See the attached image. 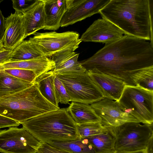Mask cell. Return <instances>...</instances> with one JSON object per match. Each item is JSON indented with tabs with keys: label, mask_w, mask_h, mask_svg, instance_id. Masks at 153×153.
<instances>
[{
	"label": "cell",
	"mask_w": 153,
	"mask_h": 153,
	"mask_svg": "<svg viewBox=\"0 0 153 153\" xmlns=\"http://www.w3.org/2000/svg\"><path fill=\"white\" fill-rule=\"evenodd\" d=\"M79 62L87 71L107 75L126 85L137 86L140 77L153 68V46L147 40L124 35Z\"/></svg>",
	"instance_id": "1"
},
{
	"label": "cell",
	"mask_w": 153,
	"mask_h": 153,
	"mask_svg": "<svg viewBox=\"0 0 153 153\" xmlns=\"http://www.w3.org/2000/svg\"><path fill=\"white\" fill-rule=\"evenodd\" d=\"M153 0H110L100 11L124 35L153 44Z\"/></svg>",
	"instance_id": "2"
},
{
	"label": "cell",
	"mask_w": 153,
	"mask_h": 153,
	"mask_svg": "<svg viewBox=\"0 0 153 153\" xmlns=\"http://www.w3.org/2000/svg\"><path fill=\"white\" fill-rule=\"evenodd\" d=\"M21 124L41 142L67 141L79 138L76 125L66 108L48 112Z\"/></svg>",
	"instance_id": "3"
},
{
	"label": "cell",
	"mask_w": 153,
	"mask_h": 153,
	"mask_svg": "<svg viewBox=\"0 0 153 153\" xmlns=\"http://www.w3.org/2000/svg\"><path fill=\"white\" fill-rule=\"evenodd\" d=\"M59 108L42 96L35 82L26 88L0 97V115L20 124L35 117Z\"/></svg>",
	"instance_id": "4"
},
{
	"label": "cell",
	"mask_w": 153,
	"mask_h": 153,
	"mask_svg": "<svg viewBox=\"0 0 153 153\" xmlns=\"http://www.w3.org/2000/svg\"><path fill=\"white\" fill-rule=\"evenodd\" d=\"M118 102L123 111L140 123L153 124V91L138 86L126 85Z\"/></svg>",
	"instance_id": "5"
},
{
	"label": "cell",
	"mask_w": 153,
	"mask_h": 153,
	"mask_svg": "<svg viewBox=\"0 0 153 153\" xmlns=\"http://www.w3.org/2000/svg\"><path fill=\"white\" fill-rule=\"evenodd\" d=\"M115 139V149L117 152H133L146 149L153 137V124L129 122L111 127Z\"/></svg>",
	"instance_id": "6"
},
{
	"label": "cell",
	"mask_w": 153,
	"mask_h": 153,
	"mask_svg": "<svg viewBox=\"0 0 153 153\" xmlns=\"http://www.w3.org/2000/svg\"><path fill=\"white\" fill-rule=\"evenodd\" d=\"M55 75L63 83L71 101L91 104L105 98L86 71Z\"/></svg>",
	"instance_id": "7"
},
{
	"label": "cell",
	"mask_w": 153,
	"mask_h": 153,
	"mask_svg": "<svg viewBox=\"0 0 153 153\" xmlns=\"http://www.w3.org/2000/svg\"><path fill=\"white\" fill-rule=\"evenodd\" d=\"M28 40L41 56L48 57L63 51H74L82 42L79 34L73 31L36 32Z\"/></svg>",
	"instance_id": "8"
},
{
	"label": "cell",
	"mask_w": 153,
	"mask_h": 153,
	"mask_svg": "<svg viewBox=\"0 0 153 153\" xmlns=\"http://www.w3.org/2000/svg\"><path fill=\"white\" fill-rule=\"evenodd\" d=\"M41 143L23 127L0 130V152L36 153Z\"/></svg>",
	"instance_id": "9"
},
{
	"label": "cell",
	"mask_w": 153,
	"mask_h": 153,
	"mask_svg": "<svg viewBox=\"0 0 153 153\" xmlns=\"http://www.w3.org/2000/svg\"><path fill=\"white\" fill-rule=\"evenodd\" d=\"M110 0H66V9L60 22L66 27L97 13Z\"/></svg>",
	"instance_id": "10"
},
{
	"label": "cell",
	"mask_w": 153,
	"mask_h": 153,
	"mask_svg": "<svg viewBox=\"0 0 153 153\" xmlns=\"http://www.w3.org/2000/svg\"><path fill=\"white\" fill-rule=\"evenodd\" d=\"M91 105L100 118L101 123L106 127H115L128 123H140L131 114L123 111L115 100L105 98Z\"/></svg>",
	"instance_id": "11"
},
{
	"label": "cell",
	"mask_w": 153,
	"mask_h": 153,
	"mask_svg": "<svg viewBox=\"0 0 153 153\" xmlns=\"http://www.w3.org/2000/svg\"><path fill=\"white\" fill-rule=\"evenodd\" d=\"M123 32L109 21L102 18L95 21L82 34V42H101L105 44L122 37Z\"/></svg>",
	"instance_id": "12"
},
{
	"label": "cell",
	"mask_w": 153,
	"mask_h": 153,
	"mask_svg": "<svg viewBox=\"0 0 153 153\" xmlns=\"http://www.w3.org/2000/svg\"><path fill=\"white\" fill-rule=\"evenodd\" d=\"M5 21L2 42L4 48L13 51L27 37L24 17L22 13L15 11Z\"/></svg>",
	"instance_id": "13"
},
{
	"label": "cell",
	"mask_w": 153,
	"mask_h": 153,
	"mask_svg": "<svg viewBox=\"0 0 153 153\" xmlns=\"http://www.w3.org/2000/svg\"><path fill=\"white\" fill-rule=\"evenodd\" d=\"M86 71L105 98L118 101L126 85L123 82L103 74Z\"/></svg>",
	"instance_id": "14"
},
{
	"label": "cell",
	"mask_w": 153,
	"mask_h": 153,
	"mask_svg": "<svg viewBox=\"0 0 153 153\" xmlns=\"http://www.w3.org/2000/svg\"><path fill=\"white\" fill-rule=\"evenodd\" d=\"M55 67L54 62L51 58L41 56L30 59L3 63L0 65V71L10 69L27 70L34 72L37 78L53 70Z\"/></svg>",
	"instance_id": "15"
},
{
	"label": "cell",
	"mask_w": 153,
	"mask_h": 153,
	"mask_svg": "<svg viewBox=\"0 0 153 153\" xmlns=\"http://www.w3.org/2000/svg\"><path fill=\"white\" fill-rule=\"evenodd\" d=\"M79 53L66 50L58 52L51 56L54 62L52 70L54 74L66 73L83 72L85 69L78 61Z\"/></svg>",
	"instance_id": "16"
},
{
	"label": "cell",
	"mask_w": 153,
	"mask_h": 153,
	"mask_svg": "<svg viewBox=\"0 0 153 153\" xmlns=\"http://www.w3.org/2000/svg\"><path fill=\"white\" fill-rule=\"evenodd\" d=\"M27 37L43 29L45 23L44 4L42 0L33 2L23 13Z\"/></svg>",
	"instance_id": "17"
},
{
	"label": "cell",
	"mask_w": 153,
	"mask_h": 153,
	"mask_svg": "<svg viewBox=\"0 0 153 153\" xmlns=\"http://www.w3.org/2000/svg\"><path fill=\"white\" fill-rule=\"evenodd\" d=\"M44 4L45 23L43 29L55 30L60 26L66 9V0H42Z\"/></svg>",
	"instance_id": "18"
},
{
	"label": "cell",
	"mask_w": 153,
	"mask_h": 153,
	"mask_svg": "<svg viewBox=\"0 0 153 153\" xmlns=\"http://www.w3.org/2000/svg\"><path fill=\"white\" fill-rule=\"evenodd\" d=\"M66 109L76 124L101 122L89 104L72 102Z\"/></svg>",
	"instance_id": "19"
},
{
	"label": "cell",
	"mask_w": 153,
	"mask_h": 153,
	"mask_svg": "<svg viewBox=\"0 0 153 153\" xmlns=\"http://www.w3.org/2000/svg\"><path fill=\"white\" fill-rule=\"evenodd\" d=\"M55 75L52 70L42 74L36 79L35 82L42 96L55 106L59 107L55 92L54 79Z\"/></svg>",
	"instance_id": "20"
},
{
	"label": "cell",
	"mask_w": 153,
	"mask_h": 153,
	"mask_svg": "<svg viewBox=\"0 0 153 153\" xmlns=\"http://www.w3.org/2000/svg\"><path fill=\"white\" fill-rule=\"evenodd\" d=\"M34 83L23 80L0 71V97L18 92Z\"/></svg>",
	"instance_id": "21"
},
{
	"label": "cell",
	"mask_w": 153,
	"mask_h": 153,
	"mask_svg": "<svg viewBox=\"0 0 153 153\" xmlns=\"http://www.w3.org/2000/svg\"><path fill=\"white\" fill-rule=\"evenodd\" d=\"M93 147L95 153H114L115 139L111 127L108 132L104 134L86 137Z\"/></svg>",
	"instance_id": "22"
},
{
	"label": "cell",
	"mask_w": 153,
	"mask_h": 153,
	"mask_svg": "<svg viewBox=\"0 0 153 153\" xmlns=\"http://www.w3.org/2000/svg\"><path fill=\"white\" fill-rule=\"evenodd\" d=\"M55 147L72 153H95L92 145L85 138L64 142H51L47 143Z\"/></svg>",
	"instance_id": "23"
},
{
	"label": "cell",
	"mask_w": 153,
	"mask_h": 153,
	"mask_svg": "<svg viewBox=\"0 0 153 153\" xmlns=\"http://www.w3.org/2000/svg\"><path fill=\"white\" fill-rule=\"evenodd\" d=\"M40 56L28 39L24 40L12 51L9 62L27 60Z\"/></svg>",
	"instance_id": "24"
},
{
	"label": "cell",
	"mask_w": 153,
	"mask_h": 153,
	"mask_svg": "<svg viewBox=\"0 0 153 153\" xmlns=\"http://www.w3.org/2000/svg\"><path fill=\"white\" fill-rule=\"evenodd\" d=\"M76 125L79 137L82 138L106 133L110 129V127L105 126L101 122Z\"/></svg>",
	"instance_id": "25"
},
{
	"label": "cell",
	"mask_w": 153,
	"mask_h": 153,
	"mask_svg": "<svg viewBox=\"0 0 153 153\" xmlns=\"http://www.w3.org/2000/svg\"><path fill=\"white\" fill-rule=\"evenodd\" d=\"M3 70L14 77L30 82L34 83L36 78L34 72L30 70L20 69H10Z\"/></svg>",
	"instance_id": "26"
},
{
	"label": "cell",
	"mask_w": 153,
	"mask_h": 153,
	"mask_svg": "<svg viewBox=\"0 0 153 153\" xmlns=\"http://www.w3.org/2000/svg\"><path fill=\"white\" fill-rule=\"evenodd\" d=\"M54 79V87L56 96L59 103L69 104L70 97L62 81L56 75Z\"/></svg>",
	"instance_id": "27"
},
{
	"label": "cell",
	"mask_w": 153,
	"mask_h": 153,
	"mask_svg": "<svg viewBox=\"0 0 153 153\" xmlns=\"http://www.w3.org/2000/svg\"><path fill=\"white\" fill-rule=\"evenodd\" d=\"M137 86L153 91V68L148 70L140 77Z\"/></svg>",
	"instance_id": "28"
},
{
	"label": "cell",
	"mask_w": 153,
	"mask_h": 153,
	"mask_svg": "<svg viewBox=\"0 0 153 153\" xmlns=\"http://www.w3.org/2000/svg\"><path fill=\"white\" fill-rule=\"evenodd\" d=\"M36 153H72L66 150L51 146L45 143L41 142Z\"/></svg>",
	"instance_id": "29"
},
{
	"label": "cell",
	"mask_w": 153,
	"mask_h": 153,
	"mask_svg": "<svg viewBox=\"0 0 153 153\" xmlns=\"http://www.w3.org/2000/svg\"><path fill=\"white\" fill-rule=\"evenodd\" d=\"M13 8L15 11L23 14L33 3L31 0H12Z\"/></svg>",
	"instance_id": "30"
},
{
	"label": "cell",
	"mask_w": 153,
	"mask_h": 153,
	"mask_svg": "<svg viewBox=\"0 0 153 153\" xmlns=\"http://www.w3.org/2000/svg\"><path fill=\"white\" fill-rule=\"evenodd\" d=\"M20 124L18 122L4 116L0 115V128L19 126Z\"/></svg>",
	"instance_id": "31"
},
{
	"label": "cell",
	"mask_w": 153,
	"mask_h": 153,
	"mask_svg": "<svg viewBox=\"0 0 153 153\" xmlns=\"http://www.w3.org/2000/svg\"><path fill=\"white\" fill-rule=\"evenodd\" d=\"M12 51L5 49L0 52V65L10 62Z\"/></svg>",
	"instance_id": "32"
},
{
	"label": "cell",
	"mask_w": 153,
	"mask_h": 153,
	"mask_svg": "<svg viewBox=\"0 0 153 153\" xmlns=\"http://www.w3.org/2000/svg\"><path fill=\"white\" fill-rule=\"evenodd\" d=\"M3 0H0V5ZM5 19L3 16L0 7V41L2 42L5 27Z\"/></svg>",
	"instance_id": "33"
},
{
	"label": "cell",
	"mask_w": 153,
	"mask_h": 153,
	"mask_svg": "<svg viewBox=\"0 0 153 153\" xmlns=\"http://www.w3.org/2000/svg\"><path fill=\"white\" fill-rule=\"evenodd\" d=\"M153 137L150 139L146 148L147 153H153Z\"/></svg>",
	"instance_id": "34"
},
{
	"label": "cell",
	"mask_w": 153,
	"mask_h": 153,
	"mask_svg": "<svg viewBox=\"0 0 153 153\" xmlns=\"http://www.w3.org/2000/svg\"><path fill=\"white\" fill-rule=\"evenodd\" d=\"M114 153H147L146 149H145L133 152H117Z\"/></svg>",
	"instance_id": "35"
},
{
	"label": "cell",
	"mask_w": 153,
	"mask_h": 153,
	"mask_svg": "<svg viewBox=\"0 0 153 153\" xmlns=\"http://www.w3.org/2000/svg\"><path fill=\"white\" fill-rule=\"evenodd\" d=\"M5 49L4 48L2 42L0 41V52L3 51Z\"/></svg>",
	"instance_id": "36"
}]
</instances>
